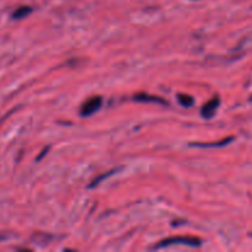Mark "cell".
Masks as SVG:
<instances>
[{"mask_svg": "<svg viewBox=\"0 0 252 252\" xmlns=\"http://www.w3.org/2000/svg\"><path fill=\"white\" fill-rule=\"evenodd\" d=\"M170 245H186L192 246V248H198L202 245V240L198 238H194V236H172V238L161 240L155 248H167Z\"/></svg>", "mask_w": 252, "mask_h": 252, "instance_id": "obj_1", "label": "cell"}, {"mask_svg": "<svg viewBox=\"0 0 252 252\" xmlns=\"http://www.w3.org/2000/svg\"><path fill=\"white\" fill-rule=\"evenodd\" d=\"M101 106H102V97L101 96H93L83 103L80 108V115L83 117H88V116H91L96 111L100 110Z\"/></svg>", "mask_w": 252, "mask_h": 252, "instance_id": "obj_2", "label": "cell"}, {"mask_svg": "<svg viewBox=\"0 0 252 252\" xmlns=\"http://www.w3.org/2000/svg\"><path fill=\"white\" fill-rule=\"evenodd\" d=\"M219 105H220V98H219L218 96H216V97H213L212 100H209L208 102H207L206 105L202 107V110H201L202 116H203L204 118H207V120L212 118L214 115H216Z\"/></svg>", "mask_w": 252, "mask_h": 252, "instance_id": "obj_3", "label": "cell"}, {"mask_svg": "<svg viewBox=\"0 0 252 252\" xmlns=\"http://www.w3.org/2000/svg\"><path fill=\"white\" fill-rule=\"evenodd\" d=\"M135 101H139V102H158L161 103V105H166V101L164 98L159 97V96H153L149 94H138L134 96Z\"/></svg>", "mask_w": 252, "mask_h": 252, "instance_id": "obj_4", "label": "cell"}, {"mask_svg": "<svg viewBox=\"0 0 252 252\" xmlns=\"http://www.w3.org/2000/svg\"><path fill=\"white\" fill-rule=\"evenodd\" d=\"M32 12V7L30 6H21L19 7V9L15 10L14 12H12V19H24V17H26L27 15H30Z\"/></svg>", "mask_w": 252, "mask_h": 252, "instance_id": "obj_5", "label": "cell"}, {"mask_svg": "<svg viewBox=\"0 0 252 252\" xmlns=\"http://www.w3.org/2000/svg\"><path fill=\"white\" fill-rule=\"evenodd\" d=\"M177 100H179L180 105L185 106V107H191L194 102V98L189 95H184V94H179L177 95Z\"/></svg>", "mask_w": 252, "mask_h": 252, "instance_id": "obj_6", "label": "cell"}, {"mask_svg": "<svg viewBox=\"0 0 252 252\" xmlns=\"http://www.w3.org/2000/svg\"><path fill=\"white\" fill-rule=\"evenodd\" d=\"M234 138L233 137H229L226 138V139L221 140V142H218V143H211V144H196V147H199V148H214V147H223V145H226L228 143L233 142Z\"/></svg>", "mask_w": 252, "mask_h": 252, "instance_id": "obj_7", "label": "cell"}, {"mask_svg": "<svg viewBox=\"0 0 252 252\" xmlns=\"http://www.w3.org/2000/svg\"><path fill=\"white\" fill-rule=\"evenodd\" d=\"M116 171H118V169H116V170H112V171H110V172H107V174L106 175H102V176H100V177H97V179L96 180H94L93 181V184L90 185V187H94V186H96V185H98L100 184L101 181H102L103 179H106V177H108V176H111V175L113 174V172H116Z\"/></svg>", "mask_w": 252, "mask_h": 252, "instance_id": "obj_8", "label": "cell"}]
</instances>
